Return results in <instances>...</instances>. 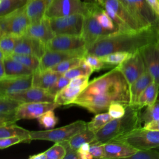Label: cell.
<instances>
[{
  "label": "cell",
  "mask_w": 159,
  "mask_h": 159,
  "mask_svg": "<svg viewBox=\"0 0 159 159\" xmlns=\"http://www.w3.org/2000/svg\"><path fill=\"white\" fill-rule=\"evenodd\" d=\"M130 85L122 72L115 67L94 78L71 103L95 114L106 112L112 102L130 105Z\"/></svg>",
  "instance_id": "6da1fadb"
},
{
  "label": "cell",
  "mask_w": 159,
  "mask_h": 159,
  "mask_svg": "<svg viewBox=\"0 0 159 159\" xmlns=\"http://www.w3.org/2000/svg\"><path fill=\"white\" fill-rule=\"evenodd\" d=\"M159 24L130 33L115 32L107 35L93 44L86 53L102 57L116 52L134 53L143 47L157 42Z\"/></svg>",
  "instance_id": "7a4b0ae2"
},
{
  "label": "cell",
  "mask_w": 159,
  "mask_h": 159,
  "mask_svg": "<svg viewBox=\"0 0 159 159\" xmlns=\"http://www.w3.org/2000/svg\"><path fill=\"white\" fill-rule=\"evenodd\" d=\"M141 109L135 106L125 107V114L120 118L112 119L96 133L95 139L89 143L103 144L124 136L142 126Z\"/></svg>",
  "instance_id": "3957f363"
},
{
  "label": "cell",
  "mask_w": 159,
  "mask_h": 159,
  "mask_svg": "<svg viewBox=\"0 0 159 159\" xmlns=\"http://www.w3.org/2000/svg\"><path fill=\"white\" fill-rule=\"evenodd\" d=\"M108 14L119 32L130 33L144 29L120 0H97Z\"/></svg>",
  "instance_id": "277c9868"
},
{
  "label": "cell",
  "mask_w": 159,
  "mask_h": 159,
  "mask_svg": "<svg viewBox=\"0 0 159 159\" xmlns=\"http://www.w3.org/2000/svg\"><path fill=\"white\" fill-rule=\"evenodd\" d=\"M30 22L25 6L6 16L0 17V37L12 35L20 37L26 34Z\"/></svg>",
  "instance_id": "5b68a950"
},
{
  "label": "cell",
  "mask_w": 159,
  "mask_h": 159,
  "mask_svg": "<svg viewBox=\"0 0 159 159\" xmlns=\"http://www.w3.org/2000/svg\"><path fill=\"white\" fill-rule=\"evenodd\" d=\"M87 127V122L76 120L66 125L45 130L30 131V140H48L60 142L70 140L74 135Z\"/></svg>",
  "instance_id": "8992f818"
},
{
  "label": "cell",
  "mask_w": 159,
  "mask_h": 159,
  "mask_svg": "<svg viewBox=\"0 0 159 159\" xmlns=\"http://www.w3.org/2000/svg\"><path fill=\"white\" fill-rule=\"evenodd\" d=\"M113 140L126 143L137 150L152 149L159 147V131L141 127Z\"/></svg>",
  "instance_id": "52a82bcc"
},
{
  "label": "cell",
  "mask_w": 159,
  "mask_h": 159,
  "mask_svg": "<svg viewBox=\"0 0 159 159\" xmlns=\"http://www.w3.org/2000/svg\"><path fill=\"white\" fill-rule=\"evenodd\" d=\"M144 29L159 24V17L146 0H120Z\"/></svg>",
  "instance_id": "ba28073f"
},
{
  "label": "cell",
  "mask_w": 159,
  "mask_h": 159,
  "mask_svg": "<svg viewBox=\"0 0 159 159\" xmlns=\"http://www.w3.org/2000/svg\"><path fill=\"white\" fill-rule=\"evenodd\" d=\"M88 12V5L82 0H51L45 12V17L52 19L75 14L84 16Z\"/></svg>",
  "instance_id": "9c48e42d"
},
{
  "label": "cell",
  "mask_w": 159,
  "mask_h": 159,
  "mask_svg": "<svg viewBox=\"0 0 159 159\" xmlns=\"http://www.w3.org/2000/svg\"><path fill=\"white\" fill-rule=\"evenodd\" d=\"M84 15L75 14L67 16L49 19L55 35H70L81 36Z\"/></svg>",
  "instance_id": "30bf717a"
},
{
  "label": "cell",
  "mask_w": 159,
  "mask_h": 159,
  "mask_svg": "<svg viewBox=\"0 0 159 159\" xmlns=\"http://www.w3.org/2000/svg\"><path fill=\"white\" fill-rule=\"evenodd\" d=\"M84 16L81 37L86 42V50L99 39L117 32L104 28L99 24L94 14L91 12H88Z\"/></svg>",
  "instance_id": "8fae6325"
},
{
  "label": "cell",
  "mask_w": 159,
  "mask_h": 159,
  "mask_svg": "<svg viewBox=\"0 0 159 159\" xmlns=\"http://www.w3.org/2000/svg\"><path fill=\"white\" fill-rule=\"evenodd\" d=\"M86 53V49L58 51L47 49L40 59V66L38 70L43 71L51 68L60 63L74 58H83Z\"/></svg>",
  "instance_id": "7c38bea8"
},
{
  "label": "cell",
  "mask_w": 159,
  "mask_h": 159,
  "mask_svg": "<svg viewBox=\"0 0 159 159\" xmlns=\"http://www.w3.org/2000/svg\"><path fill=\"white\" fill-rule=\"evenodd\" d=\"M124 75L130 86L147 70L140 50L116 66Z\"/></svg>",
  "instance_id": "4fadbf2b"
},
{
  "label": "cell",
  "mask_w": 159,
  "mask_h": 159,
  "mask_svg": "<svg viewBox=\"0 0 159 159\" xmlns=\"http://www.w3.org/2000/svg\"><path fill=\"white\" fill-rule=\"evenodd\" d=\"M60 106L55 102L22 103L17 110L16 118L17 121L21 119H37L44 112L54 110Z\"/></svg>",
  "instance_id": "5bb4252c"
},
{
  "label": "cell",
  "mask_w": 159,
  "mask_h": 159,
  "mask_svg": "<svg viewBox=\"0 0 159 159\" xmlns=\"http://www.w3.org/2000/svg\"><path fill=\"white\" fill-rule=\"evenodd\" d=\"M46 48L50 50L70 51L86 49V42L81 36L57 35L47 44Z\"/></svg>",
  "instance_id": "9a60e30c"
},
{
  "label": "cell",
  "mask_w": 159,
  "mask_h": 159,
  "mask_svg": "<svg viewBox=\"0 0 159 159\" xmlns=\"http://www.w3.org/2000/svg\"><path fill=\"white\" fill-rule=\"evenodd\" d=\"M33 75L0 80V96H9L32 86Z\"/></svg>",
  "instance_id": "2e32d148"
},
{
  "label": "cell",
  "mask_w": 159,
  "mask_h": 159,
  "mask_svg": "<svg viewBox=\"0 0 159 159\" xmlns=\"http://www.w3.org/2000/svg\"><path fill=\"white\" fill-rule=\"evenodd\" d=\"M46 50L45 43L25 34L18 37L13 53L34 55L40 59Z\"/></svg>",
  "instance_id": "e0dca14e"
},
{
  "label": "cell",
  "mask_w": 159,
  "mask_h": 159,
  "mask_svg": "<svg viewBox=\"0 0 159 159\" xmlns=\"http://www.w3.org/2000/svg\"><path fill=\"white\" fill-rule=\"evenodd\" d=\"M8 96L22 103L54 102L55 99V96L51 94L48 90L34 86Z\"/></svg>",
  "instance_id": "ac0fdd59"
},
{
  "label": "cell",
  "mask_w": 159,
  "mask_h": 159,
  "mask_svg": "<svg viewBox=\"0 0 159 159\" xmlns=\"http://www.w3.org/2000/svg\"><path fill=\"white\" fill-rule=\"evenodd\" d=\"M146 70L154 78V81L159 85V48L155 43L143 47L140 50Z\"/></svg>",
  "instance_id": "d6986e66"
},
{
  "label": "cell",
  "mask_w": 159,
  "mask_h": 159,
  "mask_svg": "<svg viewBox=\"0 0 159 159\" xmlns=\"http://www.w3.org/2000/svg\"><path fill=\"white\" fill-rule=\"evenodd\" d=\"M105 159L129 158L138 150L130 145L117 140L103 143Z\"/></svg>",
  "instance_id": "ffe728a7"
},
{
  "label": "cell",
  "mask_w": 159,
  "mask_h": 159,
  "mask_svg": "<svg viewBox=\"0 0 159 159\" xmlns=\"http://www.w3.org/2000/svg\"><path fill=\"white\" fill-rule=\"evenodd\" d=\"M21 102L8 96H0V125L16 123V114Z\"/></svg>",
  "instance_id": "44dd1931"
},
{
  "label": "cell",
  "mask_w": 159,
  "mask_h": 159,
  "mask_svg": "<svg viewBox=\"0 0 159 159\" xmlns=\"http://www.w3.org/2000/svg\"><path fill=\"white\" fill-rule=\"evenodd\" d=\"M26 35L41 41L45 45L55 36L50 20L46 17L39 22L30 24Z\"/></svg>",
  "instance_id": "7402d4cb"
},
{
  "label": "cell",
  "mask_w": 159,
  "mask_h": 159,
  "mask_svg": "<svg viewBox=\"0 0 159 159\" xmlns=\"http://www.w3.org/2000/svg\"><path fill=\"white\" fill-rule=\"evenodd\" d=\"M51 0H28L26 12L30 24L40 22L45 17V12Z\"/></svg>",
  "instance_id": "603a6c76"
},
{
  "label": "cell",
  "mask_w": 159,
  "mask_h": 159,
  "mask_svg": "<svg viewBox=\"0 0 159 159\" xmlns=\"http://www.w3.org/2000/svg\"><path fill=\"white\" fill-rule=\"evenodd\" d=\"M63 74L48 69L37 70L33 73L32 86L48 90Z\"/></svg>",
  "instance_id": "cb8c5ba5"
},
{
  "label": "cell",
  "mask_w": 159,
  "mask_h": 159,
  "mask_svg": "<svg viewBox=\"0 0 159 159\" xmlns=\"http://www.w3.org/2000/svg\"><path fill=\"white\" fill-rule=\"evenodd\" d=\"M153 82H154L153 76L148 71L146 70L141 76L130 86V105L136 106L140 94Z\"/></svg>",
  "instance_id": "d4e9b609"
},
{
  "label": "cell",
  "mask_w": 159,
  "mask_h": 159,
  "mask_svg": "<svg viewBox=\"0 0 159 159\" xmlns=\"http://www.w3.org/2000/svg\"><path fill=\"white\" fill-rule=\"evenodd\" d=\"M6 77H18L33 75L34 71L24 65L21 63L12 58L11 57H6L3 59Z\"/></svg>",
  "instance_id": "484cf974"
},
{
  "label": "cell",
  "mask_w": 159,
  "mask_h": 159,
  "mask_svg": "<svg viewBox=\"0 0 159 159\" xmlns=\"http://www.w3.org/2000/svg\"><path fill=\"white\" fill-rule=\"evenodd\" d=\"M84 89L83 88L68 84L55 96L54 102L61 106L71 105Z\"/></svg>",
  "instance_id": "4316f807"
},
{
  "label": "cell",
  "mask_w": 159,
  "mask_h": 159,
  "mask_svg": "<svg viewBox=\"0 0 159 159\" xmlns=\"http://www.w3.org/2000/svg\"><path fill=\"white\" fill-rule=\"evenodd\" d=\"M29 130L18 126L15 123L0 125V139L19 136L23 139V142H30V136Z\"/></svg>",
  "instance_id": "83f0119b"
},
{
  "label": "cell",
  "mask_w": 159,
  "mask_h": 159,
  "mask_svg": "<svg viewBox=\"0 0 159 159\" xmlns=\"http://www.w3.org/2000/svg\"><path fill=\"white\" fill-rule=\"evenodd\" d=\"M158 93L159 85L154 81L142 92L135 106L142 109L143 107L152 105L157 100Z\"/></svg>",
  "instance_id": "f1b7e54d"
},
{
  "label": "cell",
  "mask_w": 159,
  "mask_h": 159,
  "mask_svg": "<svg viewBox=\"0 0 159 159\" xmlns=\"http://www.w3.org/2000/svg\"><path fill=\"white\" fill-rule=\"evenodd\" d=\"M95 136L96 134L86 127L74 135L68 142L71 147L77 151L82 144L91 142L95 139Z\"/></svg>",
  "instance_id": "f546056e"
},
{
  "label": "cell",
  "mask_w": 159,
  "mask_h": 159,
  "mask_svg": "<svg viewBox=\"0 0 159 159\" xmlns=\"http://www.w3.org/2000/svg\"><path fill=\"white\" fill-rule=\"evenodd\" d=\"M112 119L107 111L100 112L96 114L92 120L87 123V127L96 134Z\"/></svg>",
  "instance_id": "4dcf8cb0"
},
{
  "label": "cell",
  "mask_w": 159,
  "mask_h": 159,
  "mask_svg": "<svg viewBox=\"0 0 159 159\" xmlns=\"http://www.w3.org/2000/svg\"><path fill=\"white\" fill-rule=\"evenodd\" d=\"M10 57L29 68L34 72L39 69L40 58L35 56L13 53L10 55Z\"/></svg>",
  "instance_id": "1f68e13d"
},
{
  "label": "cell",
  "mask_w": 159,
  "mask_h": 159,
  "mask_svg": "<svg viewBox=\"0 0 159 159\" xmlns=\"http://www.w3.org/2000/svg\"><path fill=\"white\" fill-rule=\"evenodd\" d=\"M132 55V53L127 52H116L99 57L103 61L115 68L126 60Z\"/></svg>",
  "instance_id": "d6a6232c"
},
{
  "label": "cell",
  "mask_w": 159,
  "mask_h": 159,
  "mask_svg": "<svg viewBox=\"0 0 159 159\" xmlns=\"http://www.w3.org/2000/svg\"><path fill=\"white\" fill-rule=\"evenodd\" d=\"M18 37L12 35H4L0 37V52L5 57L13 53L17 42Z\"/></svg>",
  "instance_id": "836d02e7"
},
{
  "label": "cell",
  "mask_w": 159,
  "mask_h": 159,
  "mask_svg": "<svg viewBox=\"0 0 159 159\" xmlns=\"http://www.w3.org/2000/svg\"><path fill=\"white\" fill-rule=\"evenodd\" d=\"M28 0H0V17L25 6Z\"/></svg>",
  "instance_id": "e575fe53"
},
{
  "label": "cell",
  "mask_w": 159,
  "mask_h": 159,
  "mask_svg": "<svg viewBox=\"0 0 159 159\" xmlns=\"http://www.w3.org/2000/svg\"><path fill=\"white\" fill-rule=\"evenodd\" d=\"M157 120H159V100H157L152 105L147 106L140 114V120L143 125Z\"/></svg>",
  "instance_id": "d590c367"
},
{
  "label": "cell",
  "mask_w": 159,
  "mask_h": 159,
  "mask_svg": "<svg viewBox=\"0 0 159 159\" xmlns=\"http://www.w3.org/2000/svg\"><path fill=\"white\" fill-rule=\"evenodd\" d=\"M93 71H94L91 68V66L85 61V60H84V57H83L82 62L81 63V64L79 66L68 70V71L65 72L63 74V75L65 77L71 80L72 78L78 76H89Z\"/></svg>",
  "instance_id": "8d00e7d4"
},
{
  "label": "cell",
  "mask_w": 159,
  "mask_h": 159,
  "mask_svg": "<svg viewBox=\"0 0 159 159\" xmlns=\"http://www.w3.org/2000/svg\"><path fill=\"white\" fill-rule=\"evenodd\" d=\"M83 58H74L63 61L59 64L50 68L53 71L64 74L68 70L79 66L82 62Z\"/></svg>",
  "instance_id": "74e56055"
},
{
  "label": "cell",
  "mask_w": 159,
  "mask_h": 159,
  "mask_svg": "<svg viewBox=\"0 0 159 159\" xmlns=\"http://www.w3.org/2000/svg\"><path fill=\"white\" fill-rule=\"evenodd\" d=\"M39 124L45 129H53L58 122L53 110L48 111L37 118Z\"/></svg>",
  "instance_id": "f35d334b"
},
{
  "label": "cell",
  "mask_w": 159,
  "mask_h": 159,
  "mask_svg": "<svg viewBox=\"0 0 159 159\" xmlns=\"http://www.w3.org/2000/svg\"><path fill=\"white\" fill-rule=\"evenodd\" d=\"M85 61L91 66L93 71H99L102 69L112 68L111 66L103 61L99 57L86 53L84 57Z\"/></svg>",
  "instance_id": "ab89813d"
},
{
  "label": "cell",
  "mask_w": 159,
  "mask_h": 159,
  "mask_svg": "<svg viewBox=\"0 0 159 159\" xmlns=\"http://www.w3.org/2000/svg\"><path fill=\"white\" fill-rule=\"evenodd\" d=\"M47 159H63L66 154L64 146L59 142H55L50 148L45 151Z\"/></svg>",
  "instance_id": "60d3db41"
},
{
  "label": "cell",
  "mask_w": 159,
  "mask_h": 159,
  "mask_svg": "<svg viewBox=\"0 0 159 159\" xmlns=\"http://www.w3.org/2000/svg\"><path fill=\"white\" fill-rule=\"evenodd\" d=\"M129 158L132 159H159V152L152 149L138 150Z\"/></svg>",
  "instance_id": "b9f144b4"
},
{
  "label": "cell",
  "mask_w": 159,
  "mask_h": 159,
  "mask_svg": "<svg viewBox=\"0 0 159 159\" xmlns=\"http://www.w3.org/2000/svg\"><path fill=\"white\" fill-rule=\"evenodd\" d=\"M125 106L120 102H112L109 106L107 112L112 119H118L125 114Z\"/></svg>",
  "instance_id": "7bdbcfd3"
},
{
  "label": "cell",
  "mask_w": 159,
  "mask_h": 159,
  "mask_svg": "<svg viewBox=\"0 0 159 159\" xmlns=\"http://www.w3.org/2000/svg\"><path fill=\"white\" fill-rule=\"evenodd\" d=\"M70 79L65 77L63 75L61 76L58 80L48 89V92L53 95L56 96L62 89L66 86L70 82Z\"/></svg>",
  "instance_id": "ee69618b"
},
{
  "label": "cell",
  "mask_w": 159,
  "mask_h": 159,
  "mask_svg": "<svg viewBox=\"0 0 159 159\" xmlns=\"http://www.w3.org/2000/svg\"><path fill=\"white\" fill-rule=\"evenodd\" d=\"M22 138L19 136H12L0 139V149L2 150L20 142H23Z\"/></svg>",
  "instance_id": "f6af8a7d"
},
{
  "label": "cell",
  "mask_w": 159,
  "mask_h": 159,
  "mask_svg": "<svg viewBox=\"0 0 159 159\" xmlns=\"http://www.w3.org/2000/svg\"><path fill=\"white\" fill-rule=\"evenodd\" d=\"M89 152L95 158H104V150L103 144L100 143H89Z\"/></svg>",
  "instance_id": "bcb514c9"
},
{
  "label": "cell",
  "mask_w": 159,
  "mask_h": 159,
  "mask_svg": "<svg viewBox=\"0 0 159 159\" xmlns=\"http://www.w3.org/2000/svg\"><path fill=\"white\" fill-rule=\"evenodd\" d=\"M59 143H60L64 146L66 150V154L63 159H80L78 152L76 150H73L71 147L68 140L60 142Z\"/></svg>",
  "instance_id": "7dc6e473"
},
{
  "label": "cell",
  "mask_w": 159,
  "mask_h": 159,
  "mask_svg": "<svg viewBox=\"0 0 159 159\" xmlns=\"http://www.w3.org/2000/svg\"><path fill=\"white\" fill-rule=\"evenodd\" d=\"M90 144L89 143H84L82 144L78 149L77 152L80 157V159H92L93 156L89 152Z\"/></svg>",
  "instance_id": "c3c4849f"
},
{
  "label": "cell",
  "mask_w": 159,
  "mask_h": 159,
  "mask_svg": "<svg viewBox=\"0 0 159 159\" xmlns=\"http://www.w3.org/2000/svg\"><path fill=\"white\" fill-rule=\"evenodd\" d=\"M148 5L159 17V0H146Z\"/></svg>",
  "instance_id": "681fc988"
},
{
  "label": "cell",
  "mask_w": 159,
  "mask_h": 159,
  "mask_svg": "<svg viewBox=\"0 0 159 159\" xmlns=\"http://www.w3.org/2000/svg\"><path fill=\"white\" fill-rule=\"evenodd\" d=\"M143 127L152 130L159 131V120H154L150 123L145 124L143 125Z\"/></svg>",
  "instance_id": "f907efd6"
},
{
  "label": "cell",
  "mask_w": 159,
  "mask_h": 159,
  "mask_svg": "<svg viewBox=\"0 0 159 159\" xmlns=\"http://www.w3.org/2000/svg\"><path fill=\"white\" fill-rule=\"evenodd\" d=\"M6 77L5 67L3 59H0V80Z\"/></svg>",
  "instance_id": "816d5d0a"
},
{
  "label": "cell",
  "mask_w": 159,
  "mask_h": 159,
  "mask_svg": "<svg viewBox=\"0 0 159 159\" xmlns=\"http://www.w3.org/2000/svg\"><path fill=\"white\" fill-rule=\"evenodd\" d=\"M29 159H47V157H46L45 152H43L37 154L30 155L29 157Z\"/></svg>",
  "instance_id": "f5cc1de1"
},
{
  "label": "cell",
  "mask_w": 159,
  "mask_h": 159,
  "mask_svg": "<svg viewBox=\"0 0 159 159\" xmlns=\"http://www.w3.org/2000/svg\"><path fill=\"white\" fill-rule=\"evenodd\" d=\"M156 45L159 48V28H158V32H157V42H156Z\"/></svg>",
  "instance_id": "db71d44e"
},
{
  "label": "cell",
  "mask_w": 159,
  "mask_h": 159,
  "mask_svg": "<svg viewBox=\"0 0 159 159\" xmlns=\"http://www.w3.org/2000/svg\"><path fill=\"white\" fill-rule=\"evenodd\" d=\"M86 3H97V0H82Z\"/></svg>",
  "instance_id": "11a10c76"
}]
</instances>
